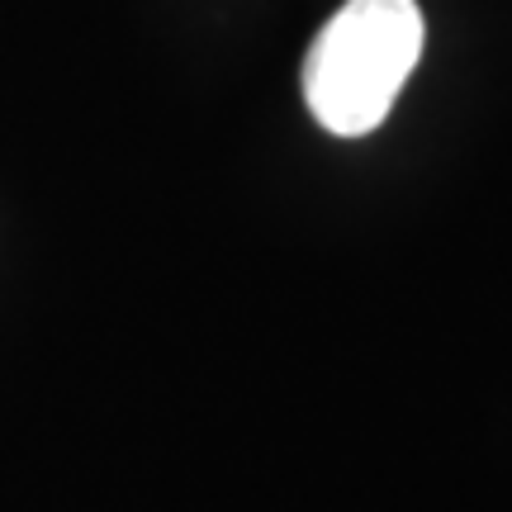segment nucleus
<instances>
[{"label":"nucleus","mask_w":512,"mask_h":512,"mask_svg":"<svg viewBox=\"0 0 512 512\" xmlns=\"http://www.w3.org/2000/svg\"><path fill=\"white\" fill-rule=\"evenodd\" d=\"M422 57L418 0H347L304 57V100L337 138H366Z\"/></svg>","instance_id":"obj_1"}]
</instances>
